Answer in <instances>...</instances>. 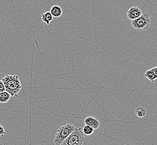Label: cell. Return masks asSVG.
Instances as JSON below:
<instances>
[{
    "label": "cell",
    "instance_id": "9",
    "mask_svg": "<svg viewBox=\"0 0 157 145\" xmlns=\"http://www.w3.org/2000/svg\"><path fill=\"white\" fill-rule=\"evenodd\" d=\"M41 20L46 25H49L53 20V16L50 12H46L42 14L41 15Z\"/></svg>",
    "mask_w": 157,
    "mask_h": 145
},
{
    "label": "cell",
    "instance_id": "3",
    "mask_svg": "<svg viewBox=\"0 0 157 145\" xmlns=\"http://www.w3.org/2000/svg\"><path fill=\"white\" fill-rule=\"evenodd\" d=\"M75 127L70 124H65L59 128L57 131L54 138L55 145H60L64 139H66Z\"/></svg>",
    "mask_w": 157,
    "mask_h": 145
},
{
    "label": "cell",
    "instance_id": "14",
    "mask_svg": "<svg viewBox=\"0 0 157 145\" xmlns=\"http://www.w3.org/2000/svg\"><path fill=\"white\" fill-rule=\"evenodd\" d=\"M4 91H5V85H4L2 80H0V92H4Z\"/></svg>",
    "mask_w": 157,
    "mask_h": 145
},
{
    "label": "cell",
    "instance_id": "15",
    "mask_svg": "<svg viewBox=\"0 0 157 145\" xmlns=\"http://www.w3.org/2000/svg\"></svg>",
    "mask_w": 157,
    "mask_h": 145
},
{
    "label": "cell",
    "instance_id": "6",
    "mask_svg": "<svg viewBox=\"0 0 157 145\" xmlns=\"http://www.w3.org/2000/svg\"><path fill=\"white\" fill-rule=\"evenodd\" d=\"M84 123L85 125H88L90 127H93L94 130H97L100 127L99 121L97 120V118H94L93 117H88L85 118Z\"/></svg>",
    "mask_w": 157,
    "mask_h": 145
},
{
    "label": "cell",
    "instance_id": "1",
    "mask_svg": "<svg viewBox=\"0 0 157 145\" xmlns=\"http://www.w3.org/2000/svg\"><path fill=\"white\" fill-rule=\"evenodd\" d=\"M5 91L11 97H15L21 91L22 86L18 76L16 75H6L2 79Z\"/></svg>",
    "mask_w": 157,
    "mask_h": 145
},
{
    "label": "cell",
    "instance_id": "12",
    "mask_svg": "<svg viewBox=\"0 0 157 145\" xmlns=\"http://www.w3.org/2000/svg\"><path fill=\"white\" fill-rule=\"evenodd\" d=\"M94 128L89 126L85 125L83 127L82 133L86 136H90L93 133H94Z\"/></svg>",
    "mask_w": 157,
    "mask_h": 145
},
{
    "label": "cell",
    "instance_id": "2",
    "mask_svg": "<svg viewBox=\"0 0 157 145\" xmlns=\"http://www.w3.org/2000/svg\"><path fill=\"white\" fill-rule=\"evenodd\" d=\"M85 137L81 128H75L69 136L60 145H82Z\"/></svg>",
    "mask_w": 157,
    "mask_h": 145
},
{
    "label": "cell",
    "instance_id": "7",
    "mask_svg": "<svg viewBox=\"0 0 157 145\" xmlns=\"http://www.w3.org/2000/svg\"><path fill=\"white\" fill-rule=\"evenodd\" d=\"M145 77L151 82L153 83L157 79V67L148 70L145 73Z\"/></svg>",
    "mask_w": 157,
    "mask_h": 145
},
{
    "label": "cell",
    "instance_id": "13",
    "mask_svg": "<svg viewBox=\"0 0 157 145\" xmlns=\"http://www.w3.org/2000/svg\"><path fill=\"white\" fill-rule=\"evenodd\" d=\"M5 134V130L2 124H0V136H3Z\"/></svg>",
    "mask_w": 157,
    "mask_h": 145
},
{
    "label": "cell",
    "instance_id": "10",
    "mask_svg": "<svg viewBox=\"0 0 157 145\" xmlns=\"http://www.w3.org/2000/svg\"><path fill=\"white\" fill-rule=\"evenodd\" d=\"M11 97V95L6 91L0 92V103H5L9 102Z\"/></svg>",
    "mask_w": 157,
    "mask_h": 145
},
{
    "label": "cell",
    "instance_id": "4",
    "mask_svg": "<svg viewBox=\"0 0 157 145\" xmlns=\"http://www.w3.org/2000/svg\"><path fill=\"white\" fill-rule=\"evenodd\" d=\"M151 24V18L146 13L142 14L138 18L133 20L131 22V25L136 30H145L148 29Z\"/></svg>",
    "mask_w": 157,
    "mask_h": 145
},
{
    "label": "cell",
    "instance_id": "8",
    "mask_svg": "<svg viewBox=\"0 0 157 145\" xmlns=\"http://www.w3.org/2000/svg\"><path fill=\"white\" fill-rule=\"evenodd\" d=\"M50 12L51 13L52 16H53V18H60L62 15L63 10L62 9V8L60 6H58V5H55L53 6L50 9Z\"/></svg>",
    "mask_w": 157,
    "mask_h": 145
},
{
    "label": "cell",
    "instance_id": "5",
    "mask_svg": "<svg viewBox=\"0 0 157 145\" xmlns=\"http://www.w3.org/2000/svg\"><path fill=\"white\" fill-rule=\"evenodd\" d=\"M143 13L142 10L138 7L132 6L127 12V18L131 21H132L133 20L138 18Z\"/></svg>",
    "mask_w": 157,
    "mask_h": 145
},
{
    "label": "cell",
    "instance_id": "11",
    "mask_svg": "<svg viewBox=\"0 0 157 145\" xmlns=\"http://www.w3.org/2000/svg\"><path fill=\"white\" fill-rule=\"evenodd\" d=\"M136 116L139 118L144 117L146 115L145 109L143 107H138L136 109Z\"/></svg>",
    "mask_w": 157,
    "mask_h": 145
}]
</instances>
